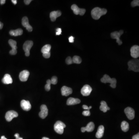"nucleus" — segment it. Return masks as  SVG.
<instances>
[{"label":"nucleus","mask_w":139,"mask_h":139,"mask_svg":"<svg viewBox=\"0 0 139 139\" xmlns=\"http://www.w3.org/2000/svg\"><path fill=\"white\" fill-rule=\"evenodd\" d=\"M81 100L79 99L70 97L67 100L66 104L68 106H71V105H74L79 104L81 103Z\"/></svg>","instance_id":"nucleus-20"},{"label":"nucleus","mask_w":139,"mask_h":139,"mask_svg":"<svg viewBox=\"0 0 139 139\" xmlns=\"http://www.w3.org/2000/svg\"><path fill=\"white\" fill-rule=\"evenodd\" d=\"M124 112L127 117L129 120H132L135 116V112L132 108L127 107L124 110Z\"/></svg>","instance_id":"nucleus-8"},{"label":"nucleus","mask_w":139,"mask_h":139,"mask_svg":"<svg viewBox=\"0 0 139 139\" xmlns=\"http://www.w3.org/2000/svg\"><path fill=\"white\" fill-rule=\"evenodd\" d=\"M101 105L100 107L101 111L104 112H106L108 110H110V108L108 106L106 102L104 101H102L101 102Z\"/></svg>","instance_id":"nucleus-24"},{"label":"nucleus","mask_w":139,"mask_h":139,"mask_svg":"<svg viewBox=\"0 0 139 139\" xmlns=\"http://www.w3.org/2000/svg\"><path fill=\"white\" fill-rule=\"evenodd\" d=\"M74 38L73 36H71L69 38V41L70 43H74Z\"/></svg>","instance_id":"nucleus-37"},{"label":"nucleus","mask_w":139,"mask_h":139,"mask_svg":"<svg viewBox=\"0 0 139 139\" xmlns=\"http://www.w3.org/2000/svg\"><path fill=\"white\" fill-rule=\"evenodd\" d=\"M82 107H83V109H84L85 110H90V109H91L92 107L90 106L89 107H88V106L84 105L82 106Z\"/></svg>","instance_id":"nucleus-35"},{"label":"nucleus","mask_w":139,"mask_h":139,"mask_svg":"<svg viewBox=\"0 0 139 139\" xmlns=\"http://www.w3.org/2000/svg\"><path fill=\"white\" fill-rule=\"evenodd\" d=\"M61 15V12L59 11H52L50 14V18L51 21L54 22L55 21L57 18L60 16Z\"/></svg>","instance_id":"nucleus-19"},{"label":"nucleus","mask_w":139,"mask_h":139,"mask_svg":"<svg viewBox=\"0 0 139 139\" xmlns=\"http://www.w3.org/2000/svg\"><path fill=\"white\" fill-rule=\"evenodd\" d=\"M33 43L31 41H27L24 44L23 48L25 52V55L29 56L30 55V50L33 46Z\"/></svg>","instance_id":"nucleus-5"},{"label":"nucleus","mask_w":139,"mask_h":139,"mask_svg":"<svg viewBox=\"0 0 139 139\" xmlns=\"http://www.w3.org/2000/svg\"><path fill=\"white\" fill-rule=\"evenodd\" d=\"M119 33L120 34H121V35L122 34H123V33H124V31H123V30H120V31H119Z\"/></svg>","instance_id":"nucleus-43"},{"label":"nucleus","mask_w":139,"mask_h":139,"mask_svg":"<svg viewBox=\"0 0 139 139\" xmlns=\"http://www.w3.org/2000/svg\"><path fill=\"white\" fill-rule=\"evenodd\" d=\"M2 82L5 84H9L13 83V79L10 75L6 74L2 79Z\"/></svg>","instance_id":"nucleus-21"},{"label":"nucleus","mask_w":139,"mask_h":139,"mask_svg":"<svg viewBox=\"0 0 139 139\" xmlns=\"http://www.w3.org/2000/svg\"><path fill=\"white\" fill-rule=\"evenodd\" d=\"M21 108L24 111H29L31 108L30 103L29 101L23 100L21 102Z\"/></svg>","instance_id":"nucleus-16"},{"label":"nucleus","mask_w":139,"mask_h":139,"mask_svg":"<svg viewBox=\"0 0 139 139\" xmlns=\"http://www.w3.org/2000/svg\"><path fill=\"white\" fill-rule=\"evenodd\" d=\"M11 1L14 5H16L17 3V1H16V0H12Z\"/></svg>","instance_id":"nucleus-42"},{"label":"nucleus","mask_w":139,"mask_h":139,"mask_svg":"<svg viewBox=\"0 0 139 139\" xmlns=\"http://www.w3.org/2000/svg\"><path fill=\"white\" fill-rule=\"evenodd\" d=\"M95 128V125L92 122H91L88 123L86 127H82L81 128V131L82 132H84L86 131L88 132H92Z\"/></svg>","instance_id":"nucleus-14"},{"label":"nucleus","mask_w":139,"mask_h":139,"mask_svg":"<svg viewBox=\"0 0 139 139\" xmlns=\"http://www.w3.org/2000/svg\"><path fill=\"white\" fill-rule=\"evenodd\" d=\"M139 59H132L128 62V70L133 71L135 72H139Z\"/></svg>","instance_id":"nucleus-3"},{"label":"nucleus","mask_w":139,"mask_h":139,"mask_svg":"<svg viewBox=\"0 0 139 139\" xmlns=\"http://www.w3.org/2000/svg\"><path fill=\"white\" fill-rule=\"evenodd\" d=\"M18 116V114L15 111H10L6 112L5 118L7 121L10 122L14 118L17 117Z\"/></svg>","instance_id":"nucleus-7"},{"label":"nucleus","mask_w":139,"mask_h":139,"mask_svg":"<svg viewBox=\"0 0 139 139\" xmlns=\"http://www.w3.org/2000/svg\"><path fill=\"white\" fill-rule=\"evenodd\" d=\"M121 36V35L117 31L112 32L111 34V36L112 38L116 39L117 43H118L119 45H121L122 43V42L120 39Z\"/></svg>","instance_id":"nucleus-17"},{"label":"nucleus","mask_w":139,"mask_h":139,"mask_svg":"<svg viewBox=\"0 0 139 139\" xmlns=\"http://www.w3.org/2000/svg\"><path fill=\"white\" fill-rule=\"evenodd\" d=\"M92 91V88L90 86L86 85L84 86L81 89V92L84 96H89Z\"/></svg>","instance_id":"nucleus-10"},{"label":"nucleus","mask_w":139,"mask_h":139,"mask_svg":"<svg viewBox=\"0 0 139 139\" xmlns=\"http://www.w3.org/2000/svg\"><path fill=\"white\" fill-rule=\"evenodd\" d=\"M22 24L24 27H25L29 32H31L33 31V28L29 24L28 19L26 16L23 17L22 19Z\"/></svg>","instance_id":"nucleus-13"},{"label":"nucleus","mask_w":139,"mask_h":139,"mask_svg":"<svg viewBox=\"0 0 139 139\" xmlns=\"http://www.w3.org/2000/svg\"><path fill=\"white\" fill-rule=\"evenodd\" d=\"M82 114L84 116H89L91 115V112L89 110H87V111H84L82 112Z\"/></svg>","instance_id":"nucleus-32"},{"label":"nucleus","mask_w":139,"mask_h":139,"mask_svg":"<svg viewBox=\"0 0 139 139\" xmlns=\"http://www.w3.org/2000/svg\"><path fill=\"white\" fill-rule=\"evenodd\" d=\"M41 111L39 112V115L42 119H44L48 115V109L45 105H41L40 107Z\"/></svg>","instance_id":"nucleus-11"},{"label":"nucleus","mask_w":139,"mask_h":139,"mask_svg":"<svg viewBox=\"0 0 139 139\" xmlns=\"http://www.w3.org/2000/svg\"><path fill=\"white\" fill-rule=\"evenodd\" d=\"M122 130L124 132H127L129 129V124L128 122L125 121H123L122 122L121 124Z\"/></svg>","instance_id":"nucleus-25"},{"label":"nucleus","mask_w":139,"mask_h":139,"mask_svg":"<svg viewBox=\"0 0 139 139\" xmlns=\"http://www.w3.org/2000/svg\"><path fill=\"white\" fill-rule=\"evenodd\" d=\"M131 55L134 58H137L139 56V46L134 45L130 49Z\"/></svg>","instance_id":"nucleus-12"},{"label":"nucleus","mask_w":139,"mask_h":139,"mask_svg":"<svg viewBox=\"0 0 139 139\" xmlns=\"http://www.w3.org/2000/svg\"><path fill=\"white\" fill-rule=\"evenodd\" d=\"M11 35L14 36L21 35L23 34V30L21 29H18L16 30H13L9 31Z\"/></svg>","instance_id":"nucleus-23"},{"label":"nucleus","mask_w":139,"mask_h":139,"mask_svg":"<svg viewBox=\"0 0 139 139\" xmlns=\"http://www.w3.org/2000/svg\"><path fill=\"white\" fill-rule=\"evenodd\" d=\"M71 9L76 15L79 14L80 15L83 16L86 12V9L79 8L76 4H73L72 6Z\"/></svg>","instance_id":"nucleus-6"},{"label":"nucleus","mask_w":139,"mask_h":139,"mask_svg":"<svg viewBox=\"0 0 139 139\" xmlns=\"http://www.w3.org/2000/svg\"><path fill=\"white\" fill-rule=\"evenodd\" d=\"M107 13L106 9H101L96 7L92 9L91 11V16L95 20H98L102 16L105 15Z\"/></svg>","instance_id":"nucleus-1"},{"label":"nucleus","mask_w":139,"mask_h":139,"mask_svg":"<svg viewBox=\"0 0 139 139\" xmlns=\"http://www.w3.org/2000/svg\"><path fill=\"white\" fill-rule=\"evenodd\" d=\"M61 92L62 96H67L72 94V89L70 87L64 86L61 88Z\"/></svg>","instance_id":"nucleus-18"},{"label":"nucleus","mask_w":139,"mask_h":139,"mask_svg":"<svg viewBox=\"0 0 139 139\" xmlns=\"http://www.w3.org/2000/svg\"><path fill=\"white\" fill-rule=\"evenodd\" d=\"M1 139H7L6 137H5V136H3L1 137Z\"/></svg>","instance_id":"nucleus-44"},{"label":"nucleus","mask_w":139,"mask_h":139,"mask_svg":"<svg viewBox=\"0 0 139 139\" xmlns=\"http://www.w3.org/2000/svg\"><path fill=\"white\" fill-rule=\"evenodd\" d=\"M65 127V124L61 121H57L54 126V131L58 134H63L64 129Z\"/></svg>","instance_id":"nucleus-4"},{"label":"nucleus","mask_w":139,"mask_h":139,"mask_svg":"<svg viewBox=\"0 0 139 139\" xmlns=\"http://www.w3.org/2000/svg\"><path fill=\"white\" fill-rule=\"evenodd\" d=\"M3 27V24L1 22H0V29H2Z\"/></svg>","instance_id":"nucleus-41"},{"label":"nucleus","mask_w":139,"mask_h":139,"mask_svg":"<svg viewBox=\"0 0 139 139\" xmlns=\"http://www.w3.org/2000/svg\"><path fill=\"white\" fill-rule=\"evenodd\" d=\"M51 49V46L50 44H46L43 46V48L41 49V51L43 54L48 53L50 52Z\"/></svg>","instance_id":"nucleus-26"},{"label":"nucleus","mask_w":139,"mask_h":139,"mask_svg":"<svg viewBox=\"0 0 139 139\" xmlns=\"http://www.w3.org/2000/svg\"><path fill=\"white\" fill-rule=\"evenodd\" d=\"M50 81L51 84H53V85H55L58 82V79L56 77L53 76Z\"/></svg>","instance_id":"nucleus-29"},{"label":"nucleus","mask_w":139,"mask_h":139,"mask_svg":"<svg viewBox=\"0 0 139 139\" xmlns=\"http://www.w3.org/2000/svg\"><path fill=\"white\" fill-rule=\"evenodd\" d=\"M31 1H32L31 0H25L24 1V3L26 5H29V4L30 3Z\"/></svg>","instance_id":"nucleus-39"},{"label":"nucleus","mask_w":139,"mask_h":139,"mask_svg":"<svg viewBox=\"0 0 139 139\" xmlns=\"http://www.w3.org/2000/svg\"><path fill=\"white\" fill-rule=\"evenodd\" d=\"M9 43L12 48V49L9 51V53L11 55H15L17 53V42L13 39L9 41Z\"/></svg>","instance_id":"nucleus-9"},{"label":"nucleus","mask_w":139,"mask_h":139,"mask_svg":"<svg viewBox=\"0 0 139 139\" xmlns=\"http://www.w3.org/2000/svg\"><path fill=\"white\" fill-rule=\"evenodd\" d=\"M132 139H139V134H136L132 136Z\"/></svg>","instance_id":"nucleus-38"},{"label":"nucleus","mask_w":139,"mask_h":139,"mask_svg":"<svg viewBox=\"0 0 139 139\" xmlns=\"http://www.w3.org/2000/svg\"><path fill=\"white\" fill-rule=\"evenodd\" d=\"M73 63L76 64H80L82 62L81 58L80 56H74L72 58Z\"/></svg>","instance_id":"nucleus-27"},{"label":"nucleus","mask_w":139,"mask_h":139,"mask_svg":"<svg viewBox=\"0 0 139 139\" xmlns=\"http://www.w3.org/2000/svg\"><path fill=\"white\" fill-rule=\"evenodd\" d=\"M101 81L102 83H109L110 84V86L112 88H116V87L117 81L115 78H111L108 75L105 74L104 75L103 77L101 79Z\"/></svg>","instance_id":"nucleus-2"},{"label":"nucleus","mask_w":139,"mask_h":139,"mask_svg":"<svg viewBox=\"0 0 139 139\" xmlns=\"http://www.w3.org/2000/svg\"><path fill=\"white\" fill-rule=\"evenodd\" d=\"M56 35H60V34H61V29L59 28H57V29H56Z\"/></svg>","instance_id":"nucleus-34"},{"label":"nucleus","mask_w":139,"mask_h":139,"mask_svg":"<svg viewBox=\"0 0 139 139\" xmlns=\"http://www.w3.org/2000/svg\"><path fill=\"white\" fill-rule=\"evenodd\" d=\"M14 136L15 137L16 139H23L22 137L19 136V134L18 133H16V134H15Z\"/></svg>","instance_id":"nucleus-36"},{"label":"nucleus","mask_w":139,"mask_h":139,"mask_svg":"<svg viewBox=\"0 0 139 139\" xmlns=\"http://www.w3.org/2000/svg\"><path fill=\"white\" fill-rule=\"evenodd\" d=\"M43 56L44 58H48L50 56V52H48V53H43Z\"/></svg>","instance_id":"nucleus-33"},{"label":"nucleus","mask_w":139,"mask_h":139,"mask_svg":"<svg viewBox=\"0 0 139 139\" xmlns=\"http://www.w3.org/2000/svg\"><path fill=\"white\" fill-rule=\"evenodd\" d=\"M6 1L5 0H1L0 1V3H1V5H3V4H4L5 3Z\"/></svg>","instance_id":"nucleus-40"},{"label":"nucleus","mask_w":139,"mask_h":139,"mask_svg":"<svg viewBox=\"0 0 139 139\" xmlns=\"http://www.w3.org/2000/svg\"><path fill=\"white\" fill-rule=\"evenodd\" d=\"M104 131V127L102 125L99 126L98 127L97 132L96 134V137L97 138H101L103 136Z\"/></svg>","instance_id":"nucleus-22"},{"label":"nucleus","mask_w":139,"mask_h":139,"mask_svg":"<svg viewBox=\"0 0 139 139\" xmlns=\"http://www.w3.org/2000/svg\"><path fill=\"white\" fill-rule=\"evenodd\" d=\"M132 7H134L139 6V1L138 0H134L131 3Z\"/></svg>","instance_id":"nucleus-30"},{"label":"nucleus","mask_w":139,"mask_h":139,"mask_svg":"<svg viewBox=\"0 0 139 139\" xmlns=\"http://www.w3.org/2000/svg\"><path fill=\"white\" fill-rule=\"evenodd\" d=\"M29 76V72L27 70H24L21 72L19 74V79L21 81L26 82L28 80Z\"/></svg>","instance_id":"nucleus-15"},{"label":"nucleus","mask_w":139,"mask_h":139,"mask_svg":"<svg viewBox=\"0 0 139 139\" xmlns=\"http://www.w3.org/2000/svg\"><path fill=\"white\" fill-rule=\"evenodd\" d=\"M42 139H49V138L47 137H43Z\"/></svg>","instance_id":"nucleus-45"},{"label":"nucleus","mask_w":139,"mask_h":139,"mask_svg":"<svg viewBox=\"0 0 139 139\" xmlns=\"http://www.w3.org/2000/svg\"><path fill=\"white\" fill-rule=\"evenodd\" d=\"M51 82L50 80H48L46 81V84L45 86V89L46 91H50L51 89Z\"/></svg>","instance_id":"nucleus-28"},{"label":"nucleus","mask_w":139,"mask_h":139,"mask_svg":"<svg viewBox=\"0 0 139 139\" xmlns=\"http://www.w3.org/2000/svg\"><path fill=\"white\" fill-rule=\"evenodd\" d=\"M66 63L67 64H71L73 63V60L71 57L68 56L66 59Z\"/></svg>","instance_id":"nucleus-31"}]
</instances>
